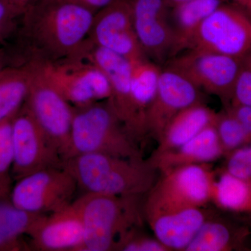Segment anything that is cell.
Segmentation results:
<instances>
[{
  "label": "cell",
  "instance_id": "cell-1",
  "mask_svg": "<svg viewBox=\"0 0 251 251\" xmlns=\"http://www.w3.org/2000/svg\"><path fill=\"white\" fill-rule=\"evenodd\" d=\"M95 14L69 1L37 0L21 16L16 49L25 60L71 57L88 37Z\"/></svg>",
  "mask_w": 251,
  "mask_h": 251
},
{
  "label": "cell",
  "instance_id": "cell-2",
  "mask_svg": "<svg viewBox=\"0 0 251 251\" xmlns=\"http://www.w3.org/2000/svg\"><path fill=\"white\" fill-rule=\"evenodd\" d=\"M64 167L76 179L79 189L111 196H143L156 184L158 173L148 159L102 153L72 157Z\"/></svg>",
  "mask_w": 251,
  "mask_h": 251
},
{
  "label": "cell",
  "instance_id": "cell-3",
  "mask_svg": "<svg viewBox=\"0 0 251 251\" xmlns=\"http://www.w3.org/2000/svg\"><path fill=\"white\" fill-rule=\"evenodd\" d=\"M141 196L85 193L73 202L83 227L82 251H117L120 243L145 221Z\"/></svg>",
  "mask_w": 251,
  "mask_h": 251
},
{
  "label": "cell",
  "instance_id": "cell-4",
  "mask_svg": "<svg viewBox=\"0 0 251 251\" xmlns=\"http://www.w3.org/2000/svg\"><path fill=\"white\" fill-rule=\"evenodd\" d=\"M87 153L131 159L145 158L140 145L126 129L107 100L74 107L70 145L66 160Z\"/></svg>",
  "mask_w": 251,
  "mask_h": 251
},
{
  "label": "cell",
  "instance_id": "cell-5",
  "mask_svg": "<svg viewBox=\"0 0 251 251\" xmlns=\"http://www.w3.org/2000/svg\"><path fill=\"white\" fill-rule=\"evenodd\" d=\"M216 173L211 163L180 167L162 175L147 193L143 202L145 219L150 216L193 207L211 202Z\"/></svg>",
  "mask_w": 251,
  "mask_h": 251
},
{
  "label": "cell",
  "instance_id": "cell-6",
  "mask_svg": "<svg viewBox=\"0 0 251 251\" xmlns=\"http://www.w3.org/2000/svg\"><path fill=\"white\" fill-rule=\"evenodd\" d=\"M73 107L108 100L111 88L108 77L86 59L69 57L57 61L29 58Z\"/></svg>",
  "mask_w": 251,
  "mask_h": 251
},
{
  "label": "cell",
  "instance_id": "cell-7",
  "mask_svg": "<svg viewBox=\"0 0 251 251\" xmlns=\"http://www.w3.org/2000/svg\"><path fill=\"white\" fill-rule=\"evenodd\" d=\"M16 182L11 202L21 210L44 215L71 205L79 189L76 179L64 166L36 172Z\"/></svg>",
  "mask_w": 251,
  "mask_h": 251
},
{
  "label": "cell",
  "instance_id": "cell-8",
  "mask_svg": "<svg viewBox=\"0 0 251 251\" xmlns=\"http://www.w3.org/2000/svg\"><path fill=\"white\" fill-rule=\"evenodd\" d=\"M26 62L31 75L25 105L65 161L70 145L74 107L48 80L34 61Z\"/></svg>",
  "mask_w": 251,
  "mask_h": 251
},
{
  "label": "cell",
  "instance_id": "cell-9",
  "mask_svg": "<svg viewBox=\"0 0 251 251\" xmlns=\"http://www.w3.org/2000/svg\"><path fill=\"white\" fill-rule=\"evenodd\" d=\"M190 49L242 58L251 50V18L235 5L222 3L201 23Z\"/></svg>",
  "mask_w": 251,
  "mask_h": 251
},
{
  "label": "cell",
  "instance_id": "cell-10",
  "mask_svg": "<svg viewBox=\"0 0 251 251\" xmlns=\"http://www.w3.org/2000/svg\"><path fill=\"white\" fill-rule=\"evenodd\" d=\"M242 58L198 50H186L168 61V68L184 75L200 90L221 99L225 107L233 98Z\"/></svg>",
  "mask_w": 251,
  "mask_h": 251
},
{
  "label": "cell",
  "instance_id": "cell-11",
  "mask_svg": "<svg viewBox=\"0 0 251 251\" xmlns=\"http://www.w3.org/2000/svg\"><path fill=\"white\" fill-rule=\"evenodd\" d=\"M15 181L36 172L64 166L58 149L41 129L25 103L11 120Z\"/></svg>",
  "mask_w": 251,
  "mask_h": 251
},
{
  "label": "cell",
  "instance_id": "cell-12",
  "mask_svg": "<svg viewBox=\"0 0 251 251\" xmlns=\"http://www.w3.org/2000/svg\"><path fill=\"white\" fill-rule=\"evenodd\" d=\"M72 57L86 59L105 74L111 88V95L107 100L108 103L132 138L141 145L133 107L131 62L94 45L87 38Z\"/></svg>",
  "mask_w": 251,
  "mask_h": 251
},
{
  "label": "cell",
  "instance_id": "cell-13",
  "mask_svg": "<svg viewBox=\"0 0 251 251\" xmlns=\"http://www.w3.org/2000/svg\"><path fill=\"white\" fill-rule=\"evenodd\" d=\"M140 47L147 58L163 63L176 55L174 33L166 0H127Z\"/></svg>",
  "mask_w": 251,
  "mask_h": 251
},
{
  "label": "cell",
  "instance_id": "cell-14",
  "mask_svg": "<svg viewBox=\"0 0 251 251\" xmlns=\"http://www.w3.org/2000/svg\"><path fill=\"white\" fill-rule=\"evenodd\" d=\"M87 39L130 62L148 59L135 34L127 0H118L97 11Z\"/></svg>",
  "mask_w": 251,
  "mask_h": 251
},
{
  "label": "cell",
  "instance_id": "cell-15",
  "mask_svg": "<svg viewBox=\"0 0 251 251\" xmlns=\"http://www.w3.org/2000/svg\"><path fill=\"white\" fill-rule=\"evenodd\" d=\"M199 102H202L201 90L194 84L173 69H161L156 97L147 114L148 136L158 142L176 114Z\"/></svg>",
  "mask_w": 251,
  "mask_h": 251
},
{
  "label": "cell",
  "instance_id": "cell-16",
  "mask_svg": "<svg viewBox=\"0 0 251 251\" xmlns=\"http://www.w3.org/2000/svg\"><path fill=\"white\" fill-rule=\"evenodd\" d=\"M31 249L39 251H82L83 227L73 203L42 216L28 236Z\"/></svg>",
  "mask_w": 251,
  "mask_h": 251
},
{
  "label": "cell",
  "instance_id": "cell-17",
  "mask_svg": "<svg viewBox=\"0 0 251 251\" xmlns=\"http://www.w3.org/2000/svg\"><path fill=\"white\" fill-rule=\"evenodd\" d=\"M214 213L193 207L161 213L146 218L154 237L172 251H185L198 231Z\"/></svg>",
  "mask_w": 251,
  "mask_h": 251
},
{
  "label": "cell",
  "instance_id": "cell-18",
  "mask_svg": "<svg viewBox=\"0 0 251 251\" xmlns=\"http://www.w3.org/2000/svg\"><path fill=\"white\" fill-rule=\"evenodd\" d=\"M224 156V149L214 125L178 148L151 153L148 160L158 173L165 175L180 167L211 163Z\"/></svg>",
  "mask_w": 251,
  "mask_h": 251
},
{
  "label": "cell",
  "instance_id": "cell-19",
  "mask_svg": "<svg viewBox=\"0 0 251 251\" xmlns=\"http://www.w3.org/2000/svg\"><path fill=\"white\" fill-rule=\"evenodd\" d=\"M217 115L218 112L202 102L184 109L167 125L153 153H161L184 145L207 127L215 125Z\"/></svg>",
  "mask_w": 251,
  "mask_h": 251
},
{
  "label": "cell",
  "instance_id": "cell-20",
  "mask_svg": "<svg viewBox=\"0 0 251 251\" xmlns=\"http://www.w3.org/2000/svg\"><path fill=\"white\" fill-rule=\"evenodd\" d=\"M250 231L245 227L216 217L215 214L202 225L185 251L247 250L246 241Z\"/></svg>",
  "mask_w": 251,
  "mask_h": 251
},
{
  "label": "cell",
  "instance_id": "cell-21",
  "mask_svg": "<svg viewBox=\"0 0 251 251\" xmlns=\"http://www.w3.org/2000/svg\"><path fill=\"white\" fill-rule=\"evenodd\" d=\"M132 92L141 144L148 137L147 114L156 97L161 69L149 59L131 62Z\"/></svg>",
  "mask_w": 251,
  "mask_h": 251
},
{
  "label": "cell",
  "instance_id": "cell-22",
  "mask_svg": "<svg viewBox=\"0 0 251 251\" xmlns=\"http://www.w3.org/2000/svg\"><path fill=\"white\" fill-rule=\"evenodd\" d=\"M222 3L223 0H188L171 8L170 21L175 35L176 55L188 49L201 23Z\"/></svg>",
  "mask_w": 251,
  "mask_h": 251
},
{
  "label": "cell",
  "instance_id": "cell-23",
  "mask_svg": "<svg viewBox=\"0 0 251 251\" xmlns=\"http://www.w3.org/2000/svg\"><path fill=\"white\" fill-rule=\"evenodd\" d=\"M31 75L27 62L10 67L0 75V124L12 120L25 103Z\"/></svg>",
  "mask_w": 251,
  "mask_h": 251
},
{
  "label": "cell",
  "instance_id": "cell-24",
  "mask_svg": "<svg viewBox=\"0 0 251 251\" xmlns=\"http://www.w3.org/2000/svg\"><path fill=\"white\" fill-rule=\"evenodd\" d=\"M211 202L222 210L251 213V183L226 170L216 173Z\"/></svg>",
  "mask_w": 251,
  "mask_h": 251
},
{
  "label": "cell",
  "instance_id": "cell-25",
  "mask_svg": "<svg viewBox=\"0 0 251 251\" xmlns=\"http://www.w3.org/2000/svg\"><path fill=\"white\" fill-rule=\"evenodd\" d=\"M42 216L18 209L9 199H0V250L22 249L20 238L29 236Z\"/></svg>",
  "mask_w": 251,
  "mask_h": 251
},
{
  "label": "cell",
  "instance_id": "cell-26",
  "mask_svg": "<svg viewBox=\"0 0 251 251\" xmlns=\"http://www.w3.org/2000/svg\"><path fill=\"white\" fill-rule=\"evenodd\" d=\"M215 127L225 156L251 143L242 126L226 108L218 112Z\"/></svg>",
  "mask_w": 251,
  "mask_h": 251
},
{
  "label": "cell",
  "instance_id": "cell-27",
  "mask_svg": "<svg viewBox=\"0 0 251 251\" xmlns=\"http://www.w3.org/2000/svg\"><path fill=\"white\" fill-rule=\"evenodd\" d=\"M11 120L0 124V199H9L12 189L14 150Z\"/></svg>",
  "mask_w": 251,
  "mask_h": 251
},
{
  "label": "cell",
  "instance_id": "cell-28",
  "mask_svg": "<svg viewBox=\"0 0 251 251\" xmlns=\"http://www.w3.org/2000/svg\"><path fill=\"white\" fill-rule=\"evenodd\" d=\"M135 227L126 235L117 251H171L156 237H151Z\"/></svg>",
  "mask_w": 251,
  "mask_h": 251
},
{
  "label": "cell",
  "instance_id": "cell-29",
  "mask_svg": "<svg viewBox=\"0 0 251 251\" xmlns=\"http://www.w3.org/2000/svg\"><path fill=\"white\" fill-rule=\"evenodd\" d=\"M224 170L251 183V143L226 155Z\"/></svg>",
  "mask_w": 251,
  "mask_h": 251
},
{
  "label": "cell",
  "instance_id": "cell-30",
  "mask_svg": "<svg viewBox=\"0 0 251 251\" xmlns=\"http://www.w3.org/2000/svg\"><path fill=\"white\" fill-rule=\"evenodd\" d=\"M231 103L251 106V50L242 57Z\"/></svg>",
  "mask_w": 251,
  "mask_h": 251
},
{
  "label": "cell",
  "instance_id": "cell-31",
  "mask_svg": "<svg viewBox=\"0 0 251 251\" xmlns=\"http://www.w3.org/2000/svg\"><path fill=\"white\" fill-rule=\"evenodd\" d=\"M19 18L21 16L5 0H0V47L17 34Z\"/></svg>",
  "mask_w": 251,
  "mask_h": 251
},
{
  "label": "cell",
  "instance_id": "cell-32",
  "mask_svg": "<svg viewBox=\"0 0 251 251\" xmlns=\"http://www.w3.org/2000/svg\"><path fill=\"white\" fill-rule=\"evenodd\" d=\"M226 108L237 119L251 140V106L231 103Z\"/></svg>",
  "mask_w": 251,
  "mask_h": 251
},
{
  "label": "cell",
  "instance_id": "cell-33",
  "mask_svg": "<svg viewBox=\"0 0 251 251\" xmlns=\"http://www.w3.org/2000/svg\"><path fill=\"white\" fill-rule=\"evenodd\" d=\"M17 65H20L19 61L14 49L0 47V75L8 68Z\"/></svg>",
  "mask_w": 251,
  "mask_h": 251
},
{
  "label": "cell",
  "instance_id": "cell-34",
  "mask_svg": "<svg viewBox=\"0 0 251 251\" xmlns=\"http://www.w3.org/2000/svg\"><path fill=\"white\" fill-rule=\"evenodd\" d=\"M85 6L96 13L118 0H62Z\"/></svg>",
  "mask_w": 251,
  "mask_h": 251
},
{
  "label": "cell",
  "instance_id": "cell-35",
  "mask_svg": "<svg viewBox=\"0 0 251 251\" xmlns=\"http://www.w3.org/2000/svg\"><path fill=\"white\" fill-rule=\"evenodd\" d=\"M20 16L35 3L37 0H5Z\"/></svg>",
  "mask_w": 251,
  "mask_h": 251
},
{
  "label": "cell",
  "instance_id": "cell-36",
  "mask_svg": "<svg viewBox=\"0 0 251 251\" xmlns=\"http://www.w3.org/2000/svg\"><path fill=\"white\" fill-rule=\"evenodd\" d=\"M226 1H230V4L235 5L251 18V0H226Z\"/></svg>",
  "mask_w": 251,
  "mask_h": 251
},
{
  "label": "cell",
  "instance_id": "cell-37",
  "mask_svg": "<svg viewBox=\"0 0 251 251\" xmlns=\"http://www.w3.org/2000/svg\"><path fill=\"white\" fill-rule=\"evenodd\" d=\"M166 1L171 7H174L176 5L184 3L185 1H188V0H166Z\"/></svg>",
  "mask_w": 251,
  "mask_h": 251
},
{
  "label": "cell",
  "instance_id": "cell-38",
  "mask_svg": "<svg viewBox=\"0 0 251 251\" xmlns=\"http://www.w3.org/2000/svg\"></svg>",
  "mask_w": 251,
  "mask_h": 251
}]
</instances>
